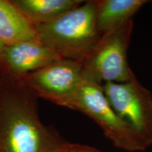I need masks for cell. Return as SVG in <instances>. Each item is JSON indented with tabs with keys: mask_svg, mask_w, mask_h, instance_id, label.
I'll return each instance as SVG.
<instances>
[{
	"mask_svg": "<svg viewBox=\"0 0 152 152\" xmlns=\"http://www.w3.org/2000/svg\"><path fill=\"white\" fill-rule=\"evenodd\" d=\"M37 98L21 80L0 75V152H54L62 145L41 123Z\"/></svg>",
	"mask_w": 152,
	"mask_h": 152,
	"instance_id": "6da1fadb",
	"label": "cell"
},
{
	"mask_svg": "<svg viewBox=\"0 0 152 152\" xmlns=\"http://www.w3.org/2000/svg\"><path fill=\"white\" fill-rule=\"evenodd\" d=\"M96 16V0L85 1L52 21L35 26L38 40L61 58L82 61L102 37Z\"/></svg>",
	"mask_w": 152,
	"mask_h": 152,
	"instance_id": "7a4b0ae2",
	"label": "cell"
},
{
	"mask_svg": "<svg viewBox=\"0 0 152 152\" xmlns=\"http://www.w3.org/2000/svg\"><path fill=\"white\" fill-rule=\"evenodd\" d=\"M65 107L80 111L92 119L118 149L130 152L147 149L141 137L113 109L101 85L84 80Z\"/></svg>",
	"mask_w": 152,
	"mask_h": 152,
	"instance_id": "3957f363",
	"label": "cell"
},
{
	"mask_svg": "<svg viewBox=\"0 0 152 152\" xmlns=\"http://www.w3.org/2000/svg\"><path fill=\"white\" fill-rule=\"evenodd\" d=\"M133 28L132 19L101 37L90 54L82 61L85 80L102 86L106 83H122L135 78L128 60Z\"/></svg>",
	"mask_w": 152,
	"mask_h": 152,
	"instance_id": "277c9868",
	"label": "cell"
},
{
	"mask_svg": "<svg viewBox=\"0 0 152 152\" xmlns=\"http://www.w3.org/2000/svg\"><path fill=\"white\" fill-rule=\"evenodd\" d=\"M108 102L117 115L133 128L147 147L152 145V93L137 78L102 85Z\"/></svg>",
	"mask_w": 152,
	"mask_h": 152,
	"instance_id": "5b68a950",
	"label": "cell"
},
{
	"mask_svg": "<svg viewBox=\"0 0 152 152\" xmlns=\"http://www.w3.org/2000/svg\"><path fill=\"white\" fill-rule=\"evenodd\" d=\"M20 80L38 98L66 106L85 78L82 61L61 58Z\"/></svg>",
	"mask_w": 152,
	"mask_h": 152,
	"instance_id": "8992f818",
	"label": "cell"
},
{
	"mask_svg": "<svg viewBox=\"0 0 152 152\" xmlns=\"http://www.w3.org/2000/svg\"><path fill=\"white\" fill-rule=\"evenodd\" d=\"M61 58L38 39L6 46L0 56V75L20 80Z\"/></svg>",
	"mask_w": 152,
	"mask_h": 152,
	"instance_id": "52a82bcc",
	"label": "cell"
},
{
	"mask_svg": "<svg viewBox=\"0 0 152 152\" xmlns=\"http://www.w3.org/2000/svg\"><path fill=\"white\" fill-rule=\"evenodd\" d=\"M96 28L101 35L109 33L132 20L147 0H96Z\"/></svg>",
	"mask_w": 152,
	"mask_h": 152,
	"instance_id": "ba28073f",
	"label": "cell"
},
{
	"mask_svg": "<svg viewBox=\"0 0 152 152\" xmlns=\"http://www.w3.org/2000/svg\"><path fill=\"white\" fill-rule=\"evenodd\" d=\"M0 39L6 46L38 39L35 26L8 0H0Z\"/></svg>",
	"mask_w": 152,
	"mask_h": 152,
	"instance_id": "9c48e42d",
	"label": "cell"
},
{
	"mask_svg": "<svg viewBox=\"0 0 152 152\" xmlns=\"http://www.w3.org/2000/svg\"><path fill=\"white\" fill-rule=\"evenodd\" d=\"M34 26L52 21L64 13L79 7L83 0H12Z\"/></svg>",
	"mask_w": 152,
	"mask_h": 152,
	"instance_id": "30bf717a",
	"label": "cell"
},
{
	"mask_svg": "<svg viewBox=\"0 0 152 152\" xmlns=\"http://www.w3.org/2000/svg\"><path fill=\"white\" fill-rule=\"evenodd\" d=\"M73 152H101L94 148L82 146L78 144H73Z\"/></svg>",
	"mask_w": 152,
	"mask_h": 152,
	"instance_id": "8fae6325",
	"label": "cell"
},
{
	"mask_svg": "<svg viewBox=\"0 0 152 152\" xmlns=\"http://www.w3.org/2000/svg\"><path fill=\"white\" fill-rule=\"evenodd\" d=\"M54 152H73V144H63Z\"/></svg>",
	"mask_w": 152,
	"mask_h": 152,
	"instance_id": "7c38bea8",
	"label": "cell"
},
{
	"mask_svg": "<svg viewBox=\"0 0 152 152\" xmlns=\"http://www.w3.org/2000/svg\"><path fill=\"white\" fill-rule=\"evenodd\" d=\"M6 47V45L4 44L1 41V39H0V56H1V54H2L4 49Z\"/></svg>",
	"mask_w": 152,
	"mask_h": 152,
	"instance_id": "4fadbf2b",
	"label": "cell"
}]
</instances>
